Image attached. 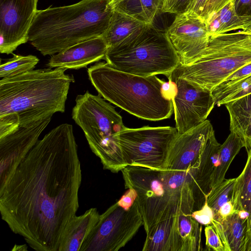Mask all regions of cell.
Here are the masks:
<instances>
[{"label":"cell","instance_id":"1","mask_svg":"<svg viewBox=\"0 0 251 251\" xmlns=\"http://www.w3.org/2000/svg\"><path fill=\"white\" fill-rule=\"evenodd\" d=\"M82 181L72 125L62 124L38 140L0 189L1 219L36 251H59L79 207Z\"/></svg>","mask_w":251,"mask_h":251},{"label":"cell","instance_id":"2","mask_svg":"<svg viewBox=\"0 0 251 251\" xmlns=\"http://www.w3.org/2000/svg\"><path fill=\"white\" fill-rule=\"evenodd\" d=\"M195 168L178 171L126 166L121 171L126 188L137 193L135 200L146 233L158 223L200 209L205 197L195 179Z\"/></svg>","mask_w":251,"mask_h":251},{"label":"cell","instance_id":"3","mask_svg":"<svg viewBox=\"0 0 251 251\" xmlns=\"http://www.w3.org/2000/svg\"><path fill=\"white\" fill-rule=\"evenodd\" d=\"M112 0H81L69 5L38 10L28 32V41L46 56L102 36L114 12Z\"/></svg>","mask_w":251,"mask_h":251},{"label":"cell","instance_id":"4","mask_svg":"<svg viewBox=\"0 0 251 251\" xmlns=\"http://www.w3.org/2000/svg\"><path fill=\"white\" fill-rule=\"evenodd\" d=\"M60 68L33 70L0 81V116L17 113L25 126L63 113L72 76Z\"/></svg>","mask_w":251,"mask_h":251},{"label":"cell","instance_id":"5","mask_svg":"<svg viewBox=\"0 0 251 251\" xmlns=\"http://www.w3.org/2000/svg\"><path fill=\"white\" fill-rule=\"evenodd\" d=\"M89 80L99 95L139 118L158 121L174 112L172 99L163 90L165 81L156 75L139 76L98 62L87 69Z\"/></svg>","mask_w":251,"mask_h":251},{"label":"cell","instance_id":"6","mask_svg":"<svg viewBox=\"0 0 251 251\" xmlns=\"http://www.w3.org/2000/svg\"><path fill=\"white\" fill-rule=\"evenodd\" d=\"M104 60L115 69L142 76L162 74L168 77L180 63L167 30L153 24L108 48Z\"/></svg>","mask_w":251,"mask_h":251},{"label":"cell","instance_id":"7","mask_svg":"<svg viewBox=\"0 0 251 251\" xmlns=\"http://www.w3.org/2000/svg\"><path fill=\"white\" fill-rule=\"evenodd\" d=\"M72 116L104 170L116 173L126 166L117 137L126 126L114 106L87 91L76 97Z\"/></svg>","mask_w":251,"mask_h":251},{"label":"cell","instance_id":"8","mask_svg":"<svg viewBox=\"0 0 251 251\" xmlns=\"http://www.w3.org/2000/svg\"><path fill=\"white\" fill-rule=\"evenodd\" d=\"M250 63L251 51L221 35L210 39L207 47L192 62L179 64L172 73L211 92L235 71Z\"/></svg>","mask_w":251,"mask_h":251},{"label":"cell","instance_id":"9","mask_svg":"<svg viewBox=\"0 0 251 251\" xmlns=\"http://www.w3.org/2000/svg\"><path fill=\"white\" fill-rule=\"evenodd\" d=\"M178 135L170 126L126 127L117 135L126 166L165 169L170 147Z\"/></svg>","mask_w":251,"mask_h":251},{"label":"cell","instance_id":"10","mask_svg":"<svg viewBox=\"0 0 251 251\" xmlns=\"http://www.w3.org/2000/svg\"><path fill=\"white\" fill-rule=\"evenodd\" d=\"M142 225V218L135 201L128 210L116 202L100 215L80 251H118L134 237Z\"/></svg>","mask_w":251,"mask_h":251},{"label":"cell","instance_id":"11","mask_svg":"<svg viewBox=\"0 0 251 251\" xmlns=\"http://www.w3.org/2000/svg\"><path fill=\"white\" fill-rule=\"evenodd\" d=\"M173 84L172 100L178 134L199 126L216 105L211 91L195 85L172 72L168 77Z\"/></svg>","mask_w":251,"mask_h":251},{"label":"cell","instance_id":"12","mask_svg":"<svg viewBox=\"0 0 251 251\" xmlns=\"http://www.w3.org/2000/svg\"><path fill=\"white\" fill-rule=\"evenodd\" d=\"M38 0H0V52L7 54L28 41Z\"/></svg>","mask_w":251,"mask_h":251},{"label":"cell","instance_id":"13","mask_svg":"<svg viewBox=\"0 0 251 251\" xmlns=\"http://www.w3.org/2000/svg\"><path fill=\"white\" fill-rule=\"evenodd\" d=\"M167 32L183 65L192 62L210 41L203 19L192 11L176 14Z\"/></svg>","mask_w":251,"mask_h":251},{"label":"cell","instance_id":"14","mask_svg":"<svg viewBox=\"0 0 251 251\" xmlns=\"http://www.w3.org/2000/svg\"><path fill=\"white\" fill-rule=\"evenodd\" d=\"M52 116L27 126H20L15 132L0 138V189L38 141Z\"/></svg>","mask_w":251,"mask_h":251},{"label":"cell","instance_id":"15","mask_svg":"<svg viewBox=\"0 0 251 251\" xmlns=\"http://www.w3.org/2000/svg\"><path fill=\"white\" fill-rule=\"evenodd\" d=\"M213 129L210 122L206 120L196 127L178 134L170 147L165 169L182 171L197 168L204 144Z\"/></svg>","mask_w":251,"mask_h":251},{"label":"cell","instance_id":"16","mask_svg":"<svg viewBox=\"0 0 251 251\" xmlns=\"http://www.w3.org/2000/svg\"><path fill=\"white\" fill-rule=\"evenodd\" d=\"M107 49L102 36L94 38L52 55L47 65L51 69L78 70L104 59Z\"/></svg>","mask_w":251,"mask_h":251},{"label":"cell","instance_id":"17","mask_svg":"<svg viewBox=\"0 0 251 251\" xmlns=\"http://www.w3.org/2000/svg\"><path fill=\"white\" fill-rule=\"evenodd\" d=\"M97 208H91L69 222L61 241L59 251H80L94 229L100 217Z\"/></svg>","mask_w":251,"mask_h":251},{"label":"cell","instance_id":"18","mask_svg":"<svg viewBox=\"0 0 251 251\" xmlns=\"http://www.w3.org/2000/svg\"><path fill=\"white\" fill-rule=\"evenodd\" d=\"M229 116L230 132L242 140L247 153L251 151V93L225 104Z\"/></svg>","mask_w":251,"mask_h":251},{"label":"cell","instance_id":"19","mask_svg":"<svg viewBox=\"0 0 251 251\" xmlns=\"http://www.w3.org/2000/svg\"><path fill=\"white\" fill-rule=\"evenodd\" d=\"M221 145L216 138L213 129L204 144L195 176V182L205 197L211 189L212 176L218 165Z\"/></svg>","mask_w":251,"mask_h":251},{"label":"cell","instance_id":"20","mask_svg":"<svg viewBox=\"0 0 251 251\" xmlns=\"http://www.w3.org/2000/svg\"><path fill=\"white\" fill-rule=\"evenodd\" d=\"M219 235L225 251H247V221L235 213L220 222L214 219L211 224Z\"/></svg>","mask_w":251,"mask_h":251},{"label":"cell","instance_id":"21","mask_svg":"<svg viewBox=\"0 0 251 251\" xmlns=\"http://www.w3.org/2000/svg\"><path fill=\"white\" fill-rule=\"evenodd\" d=\"M175 251H200L201 228L191 214L175 216Z\"/></svg>","mask_w":251,"mask_h":251},{"label":"cell","instance_id":"22","mask_svg":"<svg viewBox=\"0 0 251 251\" xmlns=\"http://www.w3.org/2000/svg\"><path fill=\"white\" fill-rule=\"evenodd\" d=\"M163 0H112L114 10L152 25L163 5Z\"/></svg>","mask_w":251,"mask_h":251},{"label":"cell","instance_id":"23","mask_svg":"<svg viewBox=\"0 0 251 251\" xmlns=\"http://www.w3.org/2000/svg\"><path fill=\"white\" fill-rule=\"evenodd\" d=\"M237 211L244 209L250 213L247 222V250L251 233V151L240 175L235 178L230 200Z\"/></svg>","mask_w":251,"mask_h":251},{"label":"cell","instance_id":"24","mask_svg":"<svg viewBox=\"0 0 251 251\" xmlns=\"http://www.w3.org/2000/svg\"><path fill=\"white\" fill-rule=\"evenodd\" d=\"M175 216L161 221L146 233L143 251H175Z\"/></svg>","mask_w":251,"mask_h":251},{"label":"cell","instance_id":"25","mask_svg":"<svg viewBox=\"0 0 251 251\" xmlns=\"http://www.w3.org/2000/svg\"><path fill=\"white\" fill-rule=\"evenodd\" d=\"M146 25L129 15L114 10L108 27L102 36L108 48L125 40Z\"/></svg>","mask_w":251,"mask_h":251},{"label":"cell","instance_id":"26","mask_svg":"<svg viewBox=\"0 0 251 251\" xmlns=\"http://www.w3.org/2000/svg\"><path fill=\"white\" fill-rule=\"evenodd\" d=\"M243 147H244V145L241 139L232 132L224 143L221 145L218 165L212 176L211 189L217 186L225 179L226 174L231 163Z\"/></svg>","mask_w":251,"mask_h":251},{"label":"cell","instance_id":"27","mask_svg":"<svg viewBox=\"0 0 251 251\" xmlns=\"http://www.w3.org/2000/svg\"><path fill=\"white\" fill-rule=\"evenodd\" d=\"M13 54V57L8 60L0 66V77H14L33 70L39 60L35 55Z\"/></svg>","mask_w":251,"mask_h":251},{"label":"cell","instance_id":"28","mask_svg":"<svg viewBox=\"0 0 251 251\" xmlns=\"http://www.w3.org/2000/svg\"><path fill=\"white\" fill-rule=\"evenodd\" d=\"M236 178L225 179L206 195L208 205L216 214L220 207L231 198Z\"/></svg>","mask_w":251,"mask_h":251},{"label":"cell","instance_id":"29","mask_svg":"<svg viewBox=\"0 0 251 251\" xmlns=\"http://www.w3.org/2000/svg\"><path fill=\"white\" fill-rule=\"evenodd\" d=\"M20 126L18 115L10 113L0 116V138L17 130Z\"/></svg>","mask_w":251,"mask_h":251},{"label":"cell","instance_id":"30","mask_svg":"<svg viewBox=\"0 0 251 251\" xmlns=\"http://www.w3.org/2000/svg\"><path fill=\"white\" fill-rule=\"evenodd\" d=\"M250 75H251V63L246 64L235 71L216 86L211 92L215 93L220 91Z\"/></svg>","mask_w":251,"mask_h":251},{"label":"cell","instance_id":"31","mask_svg":"<svg viewBox=\"0 0 251 251\" xmlns=\"http://www.w3.org/2000/svg\"><path fill=\"white\" fill-rule=\"evenodd\" d=\"M204 234L206 250L225 251L221 238L212 225L205 226Z\"/></svg>","mask_w":251,"mask_h":251},{"label":"cell","instance_id":"32","mask_svg":"<svg viewBox=\"0 0 251 251\" xmlns=\"http://www.w3.org/2000/svg\"><path fill=\"white\" fill-rule=\"evenodd\" d=\"M191 215L201 225L206 226L212 224L214 218V212L207 203L206 196L202 207L199 209L194 211Z\"/></svg>","mask_w":251,"mask_h":251},{"label":"cell","instance_id":"33","mask_svg":"<svg viewBox=\"0 0 251 251\" xmlns=\"http://www.w3.org/2000/svg\"><path fill=\"white\" fill-rule=\"evenodd\" d=\"M193 0H163L161 12L178 14L185 12Z\"/></svg>","mask_w":251,"mask_h":251},{"label":"cell","instance_id":"34","mask_svg":"<svg viewBox=\"0 0 251 251\" xmlns=\"http://www.w3.org/2000/svg\"><path fill=\"white\" fill-rule=\"evenodd\" d=\"M232 1V0H208L201 16L204 23Z\"/></svg>","mask_w":251,"mask_h":251},{"label":"cell","instance_id":"35","mask_svg":"<svg viewBox=\"0 0 251 251\" xmlns=\"http://www.w3.org/2000/svg\"><path fill=\"white\" fill-rule=\"evenodd\" d=\"M237 212L231 201L230 200L220 207L218 212L214 215V219L221 222Z\"/></svg>","mask_w":251,"mask_h":251},{"label":"cell","instance_id":"36","mask_svg":"<svg viewBox=\"0 0 251 251\" xmlns=\"http://www.w3.org/2000/svg\"><path fill=\"white\" fill-rule=\"evenodd\" d=\"M137 198V193L132 188H128L120 199L117 201L118 204L126 210L129 209L133 205Z\"/></svg>","mask_w":251,"mask_h":251},{"label":"cell","instance_id":"37","mask_svg":"<svg viewBox=\"0 0 251 251\" xmlns=\"http://www.w3.org/2000/svg\"><path fill=\"white\" fill-rule=\"evenodd\" d=\"M234 9L238 14L240 12V16L242 15L243 11L245 12L244 16H247V12H251V0H232Z\"/></svg>","mask_w":251,"mask_h":251},{"label":"cell","instance_id":"38","mask_svg":"<svg viewBox=\"0 0 251 251\" xmlns=\"http://www.w3.org/2000/svg\"><path fill=\"white\" fill-rule=\"evenodd\" d=\"M247 36H239L235 41L237 46L251 51V35Z\"/></svg>","mask_w":251,"mask_h":251},{"label":"cell","instance_id":"39","mask_svg":"<svg viewBox=\"0 0 251 251\" xmlns=\"http://www.w3.org/2000/svg\"><path fill=\"white\" fill-rule=\"evenodd\" d=\"M250 93H251V85L247 88L245 89L244 90H242V91L235 95L234 97H233L229 101L233 100H235L236 99H238L240 97H241L243 96H245Z\"/></svg>","mask_w":251,"mask_h":251},{"label":"cell","instance_id":"40","mask_svg":"<svg viewBox=\"0 0 251 251\" xmlns=\"http://www.w3.org/2000/svg\"><path fill=\"white\" fill-rule=\"evenodd\" d=\"M237 213L238 217L241 220L248 222L250 216L249 212L245 210L241 209L237 211Z\"/></svg>","mask_w":251,"mask_h":251},{"label":"cell","instance_id":"41","mask_svg":"<svg viewBox=\"0 0 251 251\" xmlns=\"http://www.w3.org/2000/svg\"><path fill=\"white\" fill-rule=\"evenodd\" d=\"M27 247L26 244H23V245H16L15 244L14 246L13 247V249H12V251H27Z\"/></svg>","mask_w":251,"mask_h":251},{"label":"cell","instance_id":"42","mask_svg":"<svg viewBox=\"0 0 251 251\" xmlns=\"http://www.w3.org/2000/svg\"><path fill=\"white\" fill-rule=\"evenodd\" d=\"M247 251H251V233L248 244Z\"/></svg>","mask_w":251,"mask_h":251}]
</instances>
